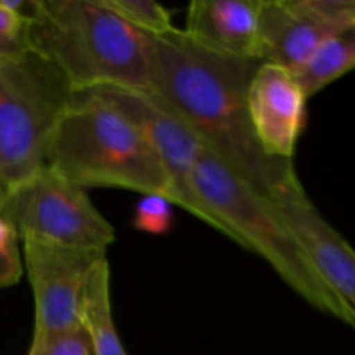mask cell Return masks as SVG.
<instances>
[{
	"mask_svg": "<svg viewBox=\"0 0 355 355\" xmlns=\"http://www.w3.org/2000/svg\"><path fill=\"white\" fill-rule=\"evenodd\" d=\"M260 62L205 51L177 28L155 38L149 94L182 118L243 182L270 201L298 175L293 162L266 155L252 130L246 90Z\"/></svg>",
	"mask_w": 355,
	"mask_h": 355,
	"instance_id": "1",
	"label": "cell"
},
{
	"mask_svg": "<svg viewBox=\"0 0 355 355\" xmlns=\"http://www.w3.org/2000/svg\"><path fill=\"white\" fill-rule=\"evenodd\" d=\"M30 51L54 66L73 92L151 89L155 38L103 0H31Z\"/></svg>",
	"mask_w": 355,
	"mask_h": 355,
	"instance_id": "2",
	"label": "cell"
},
{
	"mask_svg": "<svg viewBox=\"0 0 355 355\" xmlns=\"http://www.w3.org/2000/svg\"><path fill=\"white\" fill-rule=\"evenodd\" d=\"M45 166L83 189L116 187L173 203L165 166L146 135L92 90L73 94L49 142Z\"/></svg>",
	"mask_w": 355,
	"mask_h": 355,
	"instance_id": "3",
	"label": "cell"
},
{
	"mask_svg": "<svg viewBox=\"0 0 355 355\" xmlns=\"http://www.w3.org/2000/svg\"><path fill=\"white\" fill-rule=\"evenodd\" d=\"M194 189L218 232L262 257L315 311L345 322L340 304L319 279L298 239L272 203L243 182L207 146L194 170Z\"/></svg>",
	"mask_w": 355,
	"mask_h": 355,
	"instance_id": "4",
	"label": "cell"
},
{
	"mask_svg": "<svg viewBox=\"0 0 355 355\" xmlns=\"http://www.w3.org/2000/svg\"><path fill=\"white\" fill-rule=\"evenodd\" d=\"M73 94L58 69L31 51L0 62V200L44 168Z\"/></svg>",
	"mask_w": 355,
	"mask_h": 355,
	"instance_id": "5",
	"label": "cell"
},
{
	"mask_svg": "<svg viewBox=\"0 0 355 355\" xmlns=\"http://www.w3.org/2000/svg\"><path fill=\"white\" fill-rule=\"evenodd\" d=\"M0 214L12 222L21 241L106 253L116 239L114 227L85 189L49 166L2 198Z\"/></svg>",
	"mask_w": 355,
	"mask_h": 355,
	"instance_id": "6",
	"label": "cell"
},
{
	"mask_svg": "<svg viewBox=\"0 0 355 355\" xmlns=\"http://www.w3.org/2000/svg\"><path fill=\"white\" fill-rule=\"evenodd\" d=\"M23 267L35 302L31 345L78 329L83 290L94 263L106 253L80 252L38 241H21Z\"/></svg>",
	"mask_w": 355,
	"mask_h": 355,
	"instance_id": "7",
	"label": "cell"
},
{
	"mask_svg": "<svg viewBox=\"0 0 355 355\" xmlns=\"http://www.w3.org/2000/svg\"><path fill=\"white\" fill-rule=\"evenodd\" d=\"M92 92L113 104L146 135L165 166L172 184L173 205L217 229L194 189V170L205 148L200 135L149 92L127 89H94Z\"/></svg>",
	"mask_w": 355,
	"mask_h": 355,
	"instance_id": "8",
	"label": "cell"
},
{
	"mask_svg": "<svg viewBox=\"0 0 355 355\" xmlns=\"http://www.w3.org/2000/svg\"><path fill=\"white\" fill-rule=\"evenodd\" d=\"M355 23V0H262V61L290 73L336 31Z\"/></svg>",
	"mask_w": 355,
	"mask_h": 355,
	"instance_id": "9",
	"label": "cell"
},
{
	"mask_svg": "<svg viewBox=\"0 0 355 355\" xmlns=\"http://www.w3.org/2000/svg\"><path fill=\"white\" fill-rule=\"evenodd\" d=\"M270 203L298 239L319 279L340 304L345 315L343 324L355 329L354 246L322 217L300 179L284 187Z\"/></svg>",
	"mask_w": 355,
	"mask_h": 355,
	"instance_id": "10",
	"label": "cell"
},
{
	"mask_svg": "<svg viewBox=\"0 0 355 355\" xmlns=\"http://www.w3.org/2000/svg\"><path fill=\"white\" fill-rule=\"evenodd\" d=\"M307 101L293 73L260 62L246 90V110L253 134L270 158L293 162L307 123Z\"/></svg>",
	"mask_w": 355,
	"mask_h": 355,
	"instance_id": "11",
	"label": "cell"
},
{
	"mask_svg": "<svg viewBox=\"0 0 355 355\" xmlns=\"http://www.w3.org/2000/svg\"><path fill=\"white\" fill-rule=\"evenodd\" d=\"M260 7L262 0H194L182 33L214 54L262 61Z\"/></svg>",
	"mask_w": 355,
	"mask_h": 355,
	"instance_id": "12",
	"label": "cell"
},
{
	"mask_svg": "<svg viewBox=\"0 0 355 355\" xmlns=\"http://www.w3.org/2000/svg\"><path fill=\"white\" fill-rule=\"evenodd\" d=\"M80 324L89 340L92 355H127L114 326L111 307V267L106 255L94 263L87 277Z\"/></svg>",
	"mask_w": 355,
	"mask_h": 355,
	"instance_id": "13",
	"label": "cell"
},
{
	"mask_svg": "<svg viewBox=\"0 0 355 355\" xmlns=\"http://www.w3.org/2000/svg\"><path fill=\"white\" fill-rule=\"evenodd\" d=\"M355 69V23L336 31L295 73L305 97L311 99Z\"/></svg>",
	"mask_w": 355,
	"mask_h": 355,
	"instance_id": "14",
	"label": "cell"
},
{
	"mask_svg": "<svg viewBox=\"0 0 355 355\" xmlns=\"http://www.w3.org/2000/svg\"><path fill=\"white\" fill-rule=\"evenodd\" d=\"M107 9L151 38L165 37L177 30L172 14L155 0H103Z\"/></svg>",
	"mask_w": 355,
	"mask_h": 355,
	"instance_id": "15",
	"label": "cell"
},
{
	"mask_svg": "<svg viewBox=\"0 0 355 355\" xmlns=\"http://www.w3.org/2000/svg\"><path fill=\"white\" fill-rule=\"evenodd\" d=\"M31 2L0 0V62L30 52Z\"/></svg>",
	"mask_w": 355,
	"mask_h": 355,
	"instance_id": "16",
	"label": "cell"
},
{
	"mask_svg": "<svg viewBox=\"0 0 355 355\" xmlns=\"http://www.w3.org/2000/svg\"><path fill=\"white\" fill-rule=\"evenodd\" d=\"M173 203L158 194H144L135 203L132 225L153 236H165L173 227Z\"/></svg>",
	"mask_w": 355,
	"mask_h": 355,
	"instance_id": "17",
	"label": "cell"
},
{
	"mask_svg": "<svg viewBox=\"0 0 355 355\" xmlns=\"http://www.w3.org/2000/svg\"><path fill=\"white\" fill-rule=\"evenodd\" d=\"M23 274L21 238L12 222L0 214V290L19 283Z\"/></svg>",
	"mask_w": 355,
	"mask_h": 355,
	"instance_id": "18",
	"label": "cell"
},
{
	"mask_svg": "<svg viewBox=\"0 0 355 355\" xmlns=\"http://www.w3.org/2000/svg\"><path fill=\"white\" fill-rule=\"evenodd\" d=\"M28 355H92L83 329L58 336L42 345L30 347Z\"/></svg>",
	"mask_w": 355,
	"mask_h": 355,
	"instance_id": "19",
	"label": "cell"
}]
</instances>
